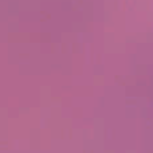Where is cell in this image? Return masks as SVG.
Instances as JSON below:
<instances>
[]
</instances>
